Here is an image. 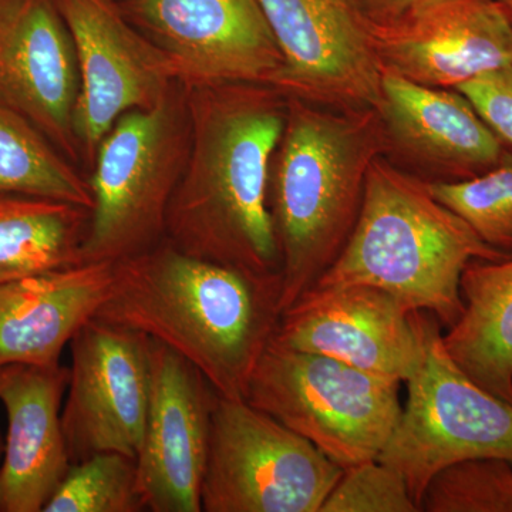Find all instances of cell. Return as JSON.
Here are the masks:
<instances>
[{"instance_id":"12","label":"cell","mask_w":512,"mask_h":512,"mask_svg":"<svg viewBox=\"0 0 512 512\" xmlns=\"http://www.w3.org/2000/svg\"><path fill=\"white\" fill-rule=\"evenodd\" d=\"M72 35L80 89L74 133L82 154L97 147L119 117L156 106L180 83L168 57L114 0H56Z\"/></svg>"},{"instance_id":"7","label":"cell","mask_w":512,"mask_h":512,"mask_svg":"<svg viewBox=\"0 0 512 512\" xmlns=\"http://www.w3.org/2000/svg\"><path fill=\"white\" fill-rule=\"evenodd\" d=\"M399 390L396 380L271 342L245 400L348 468L379 458L402 413Z\"/></svg>"},{"instance_id":"25","label":"cell","mask_w":512,"mask_h":512,"mask_svg":"<svg viewBox=\"0 0 512 512\" xmlns=\"http://www.w3.org/2000/svg\"><path fill=\"white\" fill-rule=\"evenodd\" d=\"M424 512H512V463L473 458L444 468L424 491Z\"/></svg>"},{"instance_id":"18","label":"cell","mask_w":512,"mask_h":512,"mask_svg":"<svg viewBox=\"0 0 512 512\" xmlns=\"http://www.w3.org/2000/svg\"><path fill=\"white\" fill-rule=\"evenodd\" d=\"M69 367L0 369V403L8 434L0 463V512H43L69 473L62 427Z\"/></svg>"},{"instance_id":"10","label":"cell","mask_w":512,"mask_h":512,"mask_svg":"<svg viewBox=\"0 0 512 512\" xmlns=\"http://www.w3.org/2000/svg\"><path fill=\"white\" fill-rule=\"evenodd\" d=\"M69 346L62 427L70 463L100 453L136 458L150 406L151 339L93 318Z\"/></svg>"},{"instance_id":"19","label":"cell","mask_w":512,"mask_h":512,"mask_svg":"<svg viewBox=\"0 0 512 512\" xmlns=\"http://www.w3.org/2000/svg\"><path fill=\"white\" fill-rule=\"evenodd\" d=\"M114 272L110 262H92L0 285V369L59 365L109 298Z\"/></svg>"},{"instance_id":"2","label":"cell","mask_w":512,"mask_h":512,"mask_svg":"<svg viewBox=\"0 0 512 512\" xmlns=\"http://www.w3.org/2000/svg\"><path fill=\"white\" fill-rule=\"evenodd\" d=\"M114 269L94 318L143 333L197 367L220 396L245 399L281 319V275L185 254L167 238Z\"/></svg>"},{"instance_id":"8","label":"cell","mask_w":512,"mask_h":512,"mask_svg":"<svg viewBox=\"0 0 512 512\" xmlns=\"http://www.w3.org/2000/svg\"><path fill=\"white\" fill-rule=\"evenodd\" d=\"M343 468L245 399L220 394L201 485L204 512H320Z\"/></svg>"},{"instance_id":"4","label":"cell","mask_w":512,"mask_h":512,"mask_svg":"<svg viewBox=\"0 0 512 512\" xmlns=\"http://www.w3.org/2000/svg\"><path fill=\"white\" fill-rule=\"evenodd\" d=\"M504 256L437 201L426 180L380 156L367 171L352 234L313 288L375 286L448 329L463 315L466 266Z\"/></svg>"},{"instance_id":"14","label":"cell","mask_w":512,"mask_h":512,"mask_svg":"<svg viewBox=\"0 0 512 512\" xmlns=\"http://www.w3.org/2000/svg\"><path fill=\"white\" fill-rule=\"evenodd\" d=\"M384 69L424 86L456 89L512 63V26L500 0H429L372 20Z\"/></svg>"},{"instance_id":"26","label":"cell","mask_w":512,"mask_h":512,"mask_svg":"<svg viewBox=\"0 0 512 512\" xmlns=\"http://www.w3.org/2000/svg\"><path fill=\"white\" fill-rule=\"evenodd\" d=\"M320 512H419L399 471L372 460L343 468Z\"/></svg>"},{"instance_id":"17","label":"cell","mask_w":512,"mask_h":512,"mask_svg":"<svg viewBox=\"0 0 512 512\" xmlns=\"http://www.w3.org/2000/svg\"><path fill=\"white\" fill-rule=\"evenodd\" d=\"M380 120L387 153L426 174V181H461L491 170L510 151L457 89L424 86L392 70L382 73Z\"/></svg>"},{"instance_id":"3","label":"cell","mask_w":512,"mask_h":512,"mask_svg":"<svg viewBox=\"0 0 512 512\" xmlns=\"http://www.w3.org/2000/svg\"><path fill=\"white\" fill-rule=\"evenodd\" d=\"M387 154L376 109L288 97L269 170L268 208L281 254L282 312L311 291L352 234L367 171Z\"/></svg>"},{"instance_id":"5","label":"cell","mask_w":512,"mask_h":512,"mask_svg":"<svg viewBox=\"0 0 512 512\" xmlns=\"http://www.w3.org/2000/svg\"><path fill=\"white\" fill-rule=\"evenodd\" d=\"M188 144L190 123L181 83L151 109L119 117L94 154L84 264H116L163 241L168 204L183 174Z\"/></svg>"},{"instance_id":"13","label":"cell","mask_w":512,"mask_h":512,"mask_svg":"<svg viewBox=\"0 0 512 512\" xmlns=\"http://www.w3.org/2000/svg\"><path fill=\"white\" fill-rule=\"evenodd\" d=\"M150 406L136 457L146 511L201 512V485L218 393L200 370L151 339Z\"/></svg>"},{"instance_id":"6","label":"cell","mask_w":512,"mask_h":512,"mask_svg":"<svg viewBox=\"0 0 512 512\" xmlns=\"http://www.w3.org/2000/svg\"><path fill=\"white\" fill-rule=\"evenodd\" d=\"M419 357L407 377V400L377 460L399 471L420 511L427 485L444 468L473 458L512 463V404L488 393L454 362L443 326L413 311Z\"/></svg>"},{"instance_id":"30","label":"cell","mask_w":512,"mask_h":512,"mask_svg":"<svg viewBox=\"0 0 512 512\" xmlns=\"http://www.w3.org/2000/svg\"><path fill=\"white\" fill-rule=\"evenodd\" d=\"M3 451H5V439H3L2 433H0V463H2Z\"/></svg>"},{"instance_id":"23","label":"cell","mask_w":512,"mask_h":512,"mask_svg":"<svg viewBox=\"0 0 512 512\" xmlns=\"http://www.w3.org/2000/svg\"><path fill=\"white\" fill-rule=\"evenodd\" d=\"M437 201L453 211L488 247L512 254V153L491 170L461 181H427Z\"/></svg>"},{"instance_id":"28","label":"cell","mask_w":512,"mask_h":512,"mask_svg":"<svg viewBox=\"0 0 512 512\" xmlns=\"http://www.w3.org/2000/svg\"><path fill=\"white\" fill-rule=\"evenodd\" d=\"M372 20H387L429 0H363Z\"/></svg>"},{"instance_id":"22","label":"cell","mask_w":512,"mask_h":512,"mask_svg":"<svg viewBox=\"0 0 512 512\" xmlns=\"http://www.w3.org/2000/svg\"><path fill=\"white\" fill-rule=\"evenodd\" d=\"M0 195H28L92 210L89 181L19 111L0 101Z\"/></svg>"},{"instance_id":"16","label":"cell","mask_w":512,"mask_h":512,"mask_svg":"<svg viewBox=\"0 0 512 512\" xmlns=\"http://www.w3.org/2000/svg\"><path fill=\"white\" fill-rule=\"evenodd\" d=\"M80 79L76 49L56 0H0V101L33 124L72 164Z\"/></svg>"},{"instance_id":"1","label":"cell","mask_w":512,"mask_h":512,"mask_svg":"<svg viewBox=\"0 0 512 512\" xmlns=\"http://www.w3.org/2000/svg\"><path fill=\"white\" fill-rule=\"evenodd\" d=\"M184 90L190 144L168 204L165 238L185 254L281 275L268 183L288 96L261 83Z\"/></svg>"},{"instance_id":"24","label":"cell","mask_w":512,"mask_h":512,"mask_svg":"<svg viewBox=\"0 0 512 512\" xmlns=\"http://www.w3.org/2000/svg\"><path fill=\"white\" fill-rule=\"evenodd\" d=\"M146 511L138 491L136 458L100 453L72 464L43 512Z\"/></svg>"},{"instance_id":"11","label":"cell","mask_w":512,"mask_h":512,"mask_svg":"<svg viewBox=\"0 0 512 512\" xmlns=\"http://www.w3.org/2000/svg\"><path fill=\"white\" fill-rule=\"evenodd\" d=\"M120 6L168 57L183 86L275 87L284 57L259 0H123Z\"/></svg>"},{"instance_id":"15","label":"cell","mask_w":512,"mask_h":512,"mask_svg":"<svg viewBox=\"0 0 512 512\" xmlns=\"http://www.w3.org/2000/svg\"><path fill=\"white\" fill-rule=\"evenodd\" d=\"M272 342L404 383L419 357L413 311L367 285L312 288L282 312Z\"/></svg>"},{"instance_id":"20","label":"cell","mask_w":512,"mask_h":512,"mask_svg":"<svg viewBox=\"0 0 512 512\" xmlns=\"http://www.w3.org/2000/svg\"><path fill=\"white\" fill-rule=\"evenodd\" d=\"M461 298L463 315L443 333L444 346L478 386L512 404V254L471 261Z\"/></svg>"},{"instance_id":"9","label":"cell","mask_w":512,"mask_h":512,"mask_svg":"<svg viewBox=\"0 0 512 512\" xmlns=\"http://www.w3.org/2000/svg\"><path fill=\"white\" fill-rule=\"evenodd\" d=\"M284 57L275 87L340 109H379L383 66L363 0H259Z\"/></svg>"},{"instance_id":"29","label":"cell","mask_w":512,"mask_h":512,"mask_svg":"<svg viewBox=\"0 0 512 512\" xmlns=\"http://www.w3.org/2000/svg\"><path fill=\"white\" fill-rule=\"evenodd\" d=\"M500 3L503 5L505 13H507L508 20H510L512 26V0H500Z\"/></svg>"},{"instance_id":"21","label":"cell","mask_w":512,"mask_h":512,"mask_svg":"<svg viewBox=\"0 0 512 512\" xmlns=\"http://www.w3.org/2000/svg\"><path fill=\"white\" fill-rule=\"evenodd\" d=\"M89 208L0 195V285L82 265Z\"/></svg>"},{"instance_id":"27","label":"cell","mask_w":512,"mask_h":512,"mask_svg":"<svg viewBox=\"0 0 512 512\" xmlns=\"http://www.w3.org/2000/svg\"><path fill=\"white\" fill-rule=\"evenodd\" d=\"M456 89L470 100L481 119L512 153V63L480 74Z\"/></svg>"}]
</instances>
